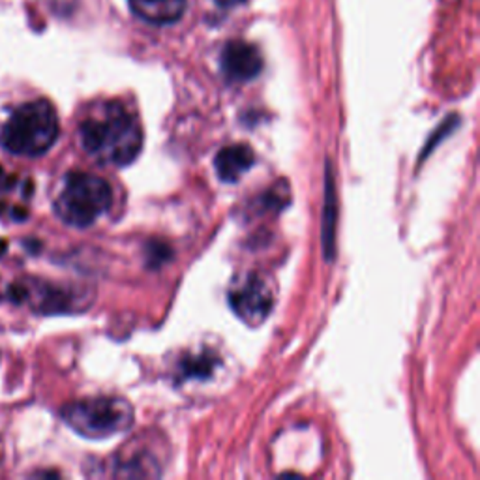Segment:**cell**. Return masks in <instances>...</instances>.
Masks as SVG:
<instances>
[{
	"mask_svg": "<svg viewBox=\"0 0 480 480\" xmlns=\"http://www.w3.org/2000/svg\"><path fill=\"white\" fill-rule=\"evenodd\" d=\"M81 149L100 165H130L143 149L141 123L123 104L94 107L79 125Z\"/></svg>",
	"mask_w": 480,
	"mask_h": 480,
	"instance_id": "6da1fadb",
	"label": "cell"
},
{
	"mask_svg": "<svg viewBox=\"0 0 480 480\" xmlns=\"http://www.w3.org/2000/svg\"><path fill=\"white\" fill-rule=\"evenodd\" d=\"M60 134L59 115L45 98L15 107L0 128V147L14 156L38 158L50 151Z\"/></svg>",
	"mask_w": 480,
	"mask_h": 480,
	"instance_id": "7a4b0ae2",
	"label": "cell"
},
{
	"mask_svg": "<svg viewBox=\"0 0 480 480\" xmlns=\"http://www.w3.org/2000/svg\"><path fill=\"white\" fill-rule=\"evenodd\" d=\"M111 205L113 189L109 182L87 171L66 173L53 201L59 220L78 229L94 226L111 208Z\"/></svg>",
	"mask_w": 480,
	"mask_h": 480,
	"instance_id": "3957f363",
	"label": "cell"
},
{
	"mask_svg": "<svg viewBox=\"0 0 480 480\" xmlns=\"http://www.w3.org/2000/svg\"><path fill=\"white\" fill-rule=\"evenodd\" d=\"M64 422L76 434L88 439H104L125 434L134 424V407L118 396L83 398L64 405Z\"/></svg>",
	"mask_w": 480,
	"mask_h": 480,
	"instance_id": "277c9868",
	"label": "cell"
},
{
	"mask_svg": "<svg viewBox=\"0 0 480 480\" xmlns=\"http://www.w3.org/2000/svg\"><path fill=\"white\" fill-rule=\"evenodd\" d=\"M227 299L238 319H243L248 327H259L271 316L276 293L269 274L250 271L235 276Z\"/></svg>",
	"mask_w": 480,
	"mask_h": 480,
	"instance_id": "5b68a950",
	"label": "cell"
},
{
	"mask_svg": "<svg viewBox=\"0 0 480 480\" xmlns=\"http://www.w3.org/2000/svg\"><path fill=\"white\" fill-rule=\"evenodd\" d=\"M29 297L27 302L32 304V308L40 314H66V311H78L85 308L81 302L87 300V297L69 287H62L57 283H43L36 282L34 285L27 283Z\"/></svg>",
	"mask_w": 480,
	"mask_h": 480,
	"instance_id": "8992f818",
	"label": "cell"
},
{
	"mask_svg": "<svg viewBox=\"0 0 480 480\" xmlns=\"http://www.w3.org/2000/svg\"><path fill=\"white\" fill-rule=\"evenodd\" d=\"M263 68L261 53L248 42L235 40L222 53V71L231 83H246L259 76Z\"/></svg>",
	"mask_w": 480,
	"mask_h": 480,
	"instance_id": "52a82bcc",
	"label": "cell"
},
{
	"mask_svg": "<svg viewBox=\"0 0 480 480\" xmlns=\"http://www.w3.org/2000/svg\"><path fill=\"white\" fill-rule=\"evenodd\" d=\"M255 163V154L248 145H229L222 149L214 158L216 173L222 182L233 184L246 175Z\"/></svg>",
	"mask_w": 480,
	"mask_h": 480,
	"instance_id": "ba28073f",
	"label": "cell"
},
{
	"mask_svg": "<svg viewBox=\"0 0 480 480\" xmlns=\"http://www.w3.org/2000/svg\"><path fill=\"white\" fill-rule=\"evenodd\" d=\"M132 12L151 25H171L186 10V0H128Z\"/></svg>",
	"mask_w": 480,
	"mask_h": 480,
	"instance_id": "9c48e42d",
	"label": "cell"
},
{
	"mask_svg": "<svg viewBox=\"0 0 480 480\" xmlns=\"http://www.w3.org/2000/svg\"><path fill=\"white\" fill-rule=\"evenodd\" d=\"M325 220H323V246L325 257H334V229H336V194H334V182L327 170V189H325Z\"/></svg>",
	"mask_w": 480,
	"mask_h": 480,
	"instance_id": "30bf717a",
	"label": "cell"
},
{
	"mask_svg": "<svg viewBox=\"0 0 480 480\" xmlns=\"http://www.w3.org/2000/svg\"><path fill=\"white\" fill-rule=\"evenodd\" d=\"M216 360H218V358H216L214 355H208V353L191 356L189 360H186V363H184V366H186L184 377H199V375L212 374Z\"/></svg>",
	"mask_w": 480,
	"mask_h": 480,
	"instance_id": "8fae6325",
	"label": "cell"
},
{
	"mask_svg": "<svg viewBox=\"0 0 480 480\" xmlns=\"http://www.w3.org/2000/svg\"><path fill=\"white\" fill-rule=\"evenodd\" d=\"M10 216H12L14 222H23V220L29 218V212H27V208H23V207H14L10 210Z\"/></svg>",
	"mask_w": 480,
	"mask_h": 480,
	"instance_id": "7c38bea8",
	"label": "cell"
},
{
	"mask_svg": "<svg viewBox=\"0 0 480 480\" xmlns=\"http://www.w3.org/2000/svg\"><path fill=\"white\" fill-rule=\"evenodd\" d=\"M220 3L224 6H233V5H238V3H245V0H220Z\"/></svg>",
	"mask_w": 480,
	"mask_h": 480,
	"instance_id": "4fadbf2b",
	"label": "cell"
},
{
	"mask_svg": "<svg viewBox=\"0 0 480 480\" xmlns=\"http://www.w3.org/2000/svg\"><path fill=\"white\" fill-rule=\"evenodd\" d=\"M6 248H8V245L5 243V240H3V238H0V257H3V254L6 252Z\"/></svg>",
	"mask_w": 480,
	"mask_h": 480,
	"instance_id": "5bb4252c",
	"label": "cell"
},
{
	"mask_svg": "<svg viewBox=\"0 0 480 480\" xmlns=\"http://www.w3.org/2000/svg\"><path fill=\"white\" fill-rule=\"evenodd\" d=\"M3 175H5V173H3V167H0V179H3Z\"/></svg>",
	"mask_w": 480,
	"mask_h": 480,
	"instance_id": "9a60e30c",
	"label": "cell"
}]
</instances>
